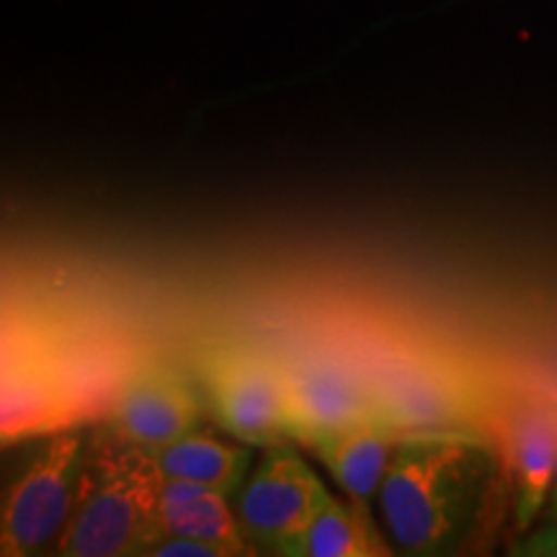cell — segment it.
<instances>
[{"mask_svg":"<svg viewBox=\"0 0 557 557\" xmlns=\"http://www.w3.org/2000/svg\"><path fill=\"white\" fill-rule=\"evenodd\" d=\"M282 367L295 442L310 447L346 429L380 423L367 369L333 357H297Z\"/></svg>","mask_w":557,"mask_h":557,"instance_id":"7","label":"cell"},{"mask_svg":"<svg viewBox=\"0 0 557 557\" xmlns=\"http://www.w3.org/2000/svg\"><path fill=\"white\" fill-rule=\"evenodd\" d=\"M333 493L287 442L263 455L238 491L235 513L256 549L289 555L299 534Z\"/></svg>","mask_w":557,"mask_h":557,"instance_id":"6","label":"cell"},{"mask_svg":"<svg viewBox=\"0 0 557 557\" xmlns=\"http://www.w3.org/2000/svg\"><path fill=\"white\" fill-rule=\"evenodd\" d=\"M86 457V436L67 429L34 451L3 496L0 553L29 557L58 545L78 504Z\"/></svg>","mask_w":557,"mask_h":557,"instance_id":"3","label":"cell"},{"mask_svg":"<svg viewBox=\"0 0 557 557\" xmlns=\"http://www.w3.org/2000/svg\"><path fill=\"white\" fill-rule=\"evenodd\" d=\"M500 455L485 434H406L393 444L377 504L403 555H451L468 542L498 480Z\"/></svg>","mask_w":557,"mask_h":557,"instance_id":"1","label":"cell"},{"mask_svg":"<svg viewBox=\"0 0 557 557\" xmlns=\"http://www.w3.org/2000/svg\"><path fill=\"white\" fill-rule=\"evenodd\" d=\"M367 372L377 400L380 426L395 438L442 431L483 434L485 398L472 382L442 361L398 357L380 361Z\"/></svg>","mask_w":557,"mask_h":557,"instance_id":"4","label":"cell"},{"mask_svg":"<svg viewBox=\"0 0 557 557\" xmlns=\"http://www.w3.org/2000/svg\"><path fill=\"white\" fill-rule=\"evenodd\" d=\"M227 444L218 436L191 431L150 455L165 478L191 480L233 498L250 472V444Z\"/></svg>","mask_w":557,"mask_h":557,"instance_id":"13","label":"cell"},{"mask_svg":"<svg viewBox=\"0 0 557 557\" xmlns=\"http://www.w3.org/2000/svg\"><path fill=\"white\" fill-rule=\"evenodd\" d=\"M220 426L250 447L289 442L282 361L246 346H209L194 361Z\"/></svg>","mask_w":557,"mask_h":557,"instance_id":"5","label":"cell"},{"mask_svg":"<svg viewBox=\"0 0 557 557\" xmlns=\"http://www.w3.org/2000/svg\"><path fill=\"white\" fill-rule=\"evenodd\" d=\"M111 426L156 451L199 426V400L189 382L165 364L129 374L111 398Z\"/></svg>","mask_w":557,"mask_h":557,"instance_id":"9","label":"cell"},{"mask_svg":"<svg viewBox=\"0 0 557 557\" xmlns=\"http://www.w3.org/2000/svg\"><path fill=\"white\" fill-rule=\"evenodd\" d=\"M504 459L511 470L513 517L527 532L547 508L557 472V406L524 398L500 416Z\"/></svg>","mask_w":557,"mask_h":557,"instance_id":"10","label":"cell"},{"mask_svg":"<svg viewBox=\"0 0 557 557\" xmlns=\"http://www.w3.org/2000/svg\"><path fill=\"white\" fill-rule=\"evenodd\" d=\"M3 359V442L58 434L78 418V389L47 348H13Z\"/></svg>","mask_w":557,"mask_h":557,"instance_id":"8","label":"cell"},{"mask_svg":"<svg viewBox=\"0 0 557 557\" xmlns=\"http://www.w3.org/2000/svg\"><path fill=\"white\" fill-rule=\"evenodd\" d=\"M395 436L380 423H364L341 431V434L325 436L320 442L310 444L325 470L346 493V498L359 508L361 513H369L372 498H377L382 478H385L389 455H393Z\"/></svg>","mask_w":557,"mask_h":557,"instance_id":"12","label":"cell"},{"mask_svg":"<svg viewBox=\"0 0 557 557\" xmlns=\"http://www.w3.org/2000/svg\"><path fill=\"white\" fill-rule=\"evenodd\" d=\"M542 542L557 547V472H555V483L547 500V529L542 532Z\"/></svg>","mask_w":557,"mask_h":557,"instance_id":"16","label":"cell"},{"mask_svg":"<svg viewBox=\"0 0 557 557\" xmlns=\"http://www.w3.org/2000/svg\"><path fill=\"white\" fill-rule=\"evenodd\" d=\"M150 557H222L218 547L205 545L199 540L189 537H173V534H163L148 547Z\"/></svg>","mask_w":557,"mask_h":557,"instance_id":"15","label":"cell"},{"mask_svg":"<svg viewBox=\"0 0 557 557\" xmlns=\"http://www.w3.org/2000/svg\"><path fill=\"white\" fill-rule=\"evenodd\" d=\"M393 555L380 537L372 517L361 513L351 500L331 496L299 534L289 557H372Z\"/></svg>","mask_w":557,"mask_h":557,"instance_id":"14","label":"cell"},{"mask_svg":"<svg viewBox=\"0 0 557 557\" xmlns=\"http://www.w3.org/2000/svg\"><path fill=\"white\" fill-rule=\"evenodd\" d=\"M163 534L199 540L205 545L218 547L222 557L259 553L243 532L238 513L233 511L225 493L184 478L163 475L158 506V537H163Z\"/></svg>","mask_w":557,"mask_h":557,"instance_id":"11","label":"cell"},{"mask_svg":"<svg viewBox=\"0 0 557 557\" xmlns=\"http://www.w3.org/2000/svg\"><path fill=\"white\" fill-rule=\"evenodd\" d=\"M163 472L145 447L114 426L88 442L78 504L54 553L67 557L145 555L158 540Z\"/></svg>","mask_w":557,"mask_h":557,"instance_id":"2","label":"cell"}]
</instances>
